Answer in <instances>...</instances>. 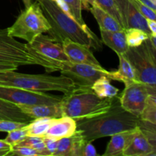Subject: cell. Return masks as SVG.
Masks as SVG:
<instances>
[{
	"label": "cell",
	"instance_id": "9",
	"mask_svg": "<svg viewBox=\"0 0 156 156\" xmlns=\"http://www.w3.org/2000/svg\"><path fill=\"white\" fill-rule=\"evenodd\" d=\"M59 69L61 75L71 79L76 86L91 87L98 79L104 76L108 78L109 73L105 69H101L92 66L70 61H59Z\"/></svg>",
	"mask_w": 156,
	"mask_h": 156
},
{
	"label": "cell",
	"instance_id": "31",
	"mask_svg": "<svg viewBox=\"0 0 156 156\" xmlns=\"http://www.w3.org/2000/svg\"><path fill=\"white\" fill-rule=\"evenodd\" d=\"M131 3L135 6L136 9L140 12V13L143 15V17L149 20H154L156 21V15L155 11L152 10L149 7L146 6V5L140 2L139 0H129Z\"/></svg>",
	"mask_w": 156,
	"mask_h": 156
},
{
	"label": "cell",
	"instance_id": "19",
	"mask_svg": "<svg viewBox=\"0 0 156 156\" xmlns=\"http://www.w3.org/2000/svg\"><path fill=\"white\" fill-rule=\"evenodd\" d=\"M137 128V127H136ZM135 129L132 130L123 131L111 136V139L108 144L104 156H120L123 152L129 141L132 139Z\"/></svg>",
	"mask_w": 156,
	"mask_h": 156
},
{
	"label": "cell",
	"instance_id": "3",
	"mask_svg": "<svg viewBox=\"0 0 156 156\" xmlns=\"http://www.w3.org/2000/svg\"><path fill=\"white\" fill-rule=\"evenodd\" d=\"M117 96L102 98L94 92L91 87L76 86L61 98L62 116L76 121L96 117L111 109Z\"/></svg>",
	"mask_w": 156,
	"mask_h": 156
},
{
	"label": "cell",
	"instance_id": "39",
	"mask_svg": "<svg viewBox=\"0 0 156 156\" xmlns=\"http://www.w3.org/2000/svg\"><path fill=\"white\" fill-rule=\"evenodd\" d=\"M139 1L152 9V10L156 11V0H139Z\"/></svg>",
	"mask_w": 156,
	"mask_h": 156
},
{
	"label": "cell",
	"instance_id": "7",
	"mask_svg": "<svg viewBox=\"0 0 156 156\" xmlns=\"http://www.w3.org/2000/svg\"><path fill=\"white\" fill-rule=\"evenodd\" d=\"M123 55L133 67L136 81L156 86V46L149 37Z\"/></svg>",
	"mask_w": 156,
	"mask_h": 156
},
{
	"label": "cell",
	"instance_id": "38",
	"mask_svg": "<svg viewBox=\"0 0 156 156\" xmlns=\"http://www.w3.org/2000/svg\"><path fill=\"white\" fill-rule=\"evenodd\" d=\"M79 2L82 4V9H85V10H88L91 5L96 4L95 0H79Z\"/></svg>",
	"mask_w": 156,
	"mask_h": 156
},
{
	"label": "cell",
	"instance_id": "14",
	"mask_svg": "<svg viewBox=\"0 0 156 156\" xmlns=\"http://www.w3.org/2000/svg\"><path fill=\"white\" fill-rule=\"evenodd\" d=\"M123 156H155L156 149L143 132L136 128L132 139L123 152Z\"/></svg>",
	"mask_w": 156,
	"mask_h": 156
},
{
	"label": "cell",
	"instance_id": "26",
	"mask_svg": "<svg viewBox=\"0 0 156 156\" xmlns=\"http://www.w3.org/2000/svg\"><path fill=\"white\" fill-rule=\"evenodd\" d=\"M125 36L129 47H138L149 37L148 34L138 28L125 29Z\"/></svg>",
	"mask_w": 156,
	"mask_h": 156
},
{
	"label": "cell",
	"instance_id": "17",
	"mask_svg": "<svg viewBox=\"0 0 156 156\" xmlns=\"http://www.w3.org/2000/svg\"><path fill=\"white\" fill-rule=\"evenodd\" d=\"M23 113L32 119L50 117L58 118L62 117L60 101L53 105H18Z\"/></svg>",
	"mask_w": 156,
	"mask_h": 156
},
{
	"label": "cell",
	"instance_id": "11",
	"mask_svg": "<svg viewBox=\"0 0 156 156\" xmlns=\"http://www.w3.org/2000/svg\"><path fill=\"white\" fill-rule=\"evenodd\" d=\"M27 44L32 49L49 59L60 62L69 61L62 44L56 41L50 36L41 34L37 36L31 42Z\"/></svg>",
	"mask_w": 156,
	"mask_h": 156
},
{
	"label": "cell",
	"instance_id": "35",
	"mask_svg": "<svg viewBox=\"0 0 156 156\" xmlns=\"http://www.w3.org/2000/svg\"><path fill=\"white\" fill-rule=\"evenodd\" d=\"M99 155L96 152L95 148L93 146L91 142H85L82 149V156H98Z\"/></svg>",
	"mask_w": 156,
	"mask_h": 156
},
{
	"label": "cell",
	"instance_id": "28",
	"mask_svg": "<svg viewBox=\"0 0 156 156\" xmlns=\"http://www.w3.org/2000/svg\"><path fill=\"white\" fill-rule=\"evenodd\" d=\"M15 146H28L33 148L41 152L42 156H51L44 146L43 137L40 136H27L24 140Z\"/></svg>",
	"mask_w": 156,
	"mask_h": 156
},
{
	"label": "cell",
	"instance_id": "5",
	"mask_svg": "<svg viewBox=\"0 0 156 156\" xmlns=\"http://www.w3.org/2000/svg\"><path fill=\"white\" fill-rule=\"evenodd\" d=\"M0 85L34 91H56L63 94H67L76 86L71 79L62 75L60 76L30 75L15 71L0 72Z\"/></svg>",
	"mask_w": 156,
	"mask_h": 156
},
{
	"label": "cell",
	"instance_id": "29",
	"mask_svg": "<svg viewBox=\"0 0 156 156\" xmlns=\"http://www.w3.org/2000/svg\"><path fill=\"white\" fill-rule=\"evenodd\" d=\"M95 3L98 6H99L101 9L108 12L109 15H111L113 18H115L123 26L121 15L119 12L115 0H95Z\"/></svg>",
	"mask_w": 156,
	"mask_h": 156
},
{
	"label": "cell",
	"instance_id": "40",
	"mask_svg": "<svg viewBox=\"0 0 156 156\" xmlns=\"http://www.w3.org/2000/svg\"><path fill=\"white\" fill-rule=\"evenodd\" d=\"M18 67L12 65H5V64H0V72L5 71H16Z\"/></svg>",
	"mask_w": 156,
	"mask_h": 156
},
{
	"label": "cell",
	"instance_id": "8",
	"mask_svg": "<svg viewBox=\"0 0 156 156\" xmlns=\"http://www.w3.org/2000/svg\"><path fill=\"white\" fill-rule=\"evenodd\" d=\"M125 88L119 97L120 105L125 111L140 117L150 93H156V86L132 81L124 84Z\"/></svg>",
	"mask_w": 156,
	"mask_h": 156
},
{
	"label": "cell",
	"instance_id": "12",
	"mask_svg": "<svg viewBox=\"0 0 156 156\" xmlns=\"http://www.w3.org/2000/svg\"><path fill=\"white\" fill-rule=\"evenodd\" d=\"M62 46L70 62L87 64L101 69H104L100 62L97 60L89 47L87 46L75 42L69 39L64 40L62 42Z\"/></svg>",
	"mask_w": 156,
	"mask_h": 156
},
{
	"label": "cell",
	"instance_id": "20",
	"mask_svg": "<svg viewBox=\"0 0 156 156\" xmlns=\"http://www.w3.org/2000/svg\"><path fill=\"white\" fill-rule=\"evenodd\" d=\"M0 120L30 123L34 119L23 113L18 105L0 98Z\"/></svg>",
	"mask_w": 156,
	"mask_h": 156
},
{
	"label": "cell",
	"instance_id": "32",
	"mask_svg": "<svg viewBox=\"0 0 156 156\" xmlns=\"http://www.w3.org/2000/svg\"><path fill=\"white\" fill-rule=\"evenodd\" d=\"M10 155L19 156H42L41 152L28 146H14Z\"/></svg>",
	"mask_w": 156,
	"mask_h": 156
},
{
	"label": "cell",
	"instance_id": "27",
	"mask_svg": "<svg viewBox=\"0 0 156 156\" xmlns=\"http://www.w3.org/2000/svg\"><path fill=\"white\" fill-rule=\"evenodd\" d=\"M140 118L156 124V93L149 94Z\"/></svg>",
	"mask_w": 156,
	"mask_h": 156
},
{
	"label": "cell",
	"instance_id": "1",
	"mask_svg": "<svg viewBox=\"0 0 156 156\" xmlns=\"http://www.w3.org/2000/svg\"><path fill=\"white\" fill-rule=\"evenodd\" d=\"M47 18L50 29L47 33L57 42L62 44L65 39L101 50V40L85 24L82 25L62 10L53 0H37Z\"/></svg>",
	"mask_w": 156,
	"mask_h": 156
},
{
	"label": "cell",
	"instance_id": "23",
	"mask_svg": "<svg viewBox=\"0 0 156 156\" xmlns=\"http://www.w3.org/2000/svg\"><path fill=\"white\" fill-rule=\"evenodd\" d=\"M91 88L98 97L102 98H114L119 93V89L111 84V80L106 76L98 79L91 85Z\"/></svg>",
	"mask_w": 156,
	"mask_h": 156
},
{
	"label": "cell",
	"instance_id": "15",
	"mask_svg": "<svg viewBox=\"0 0 156 156\" xmlns=\"http://www.w3.org/2000/svg\"><path fill=\"white\" fill-rule=\"evenodd\" d=\"M85 139L78 130L71 136L58 140L57 147L53 156H82Z\"/></svg>",
	"mask_w": 156,
	"mask_h": 156
},
{
	"label": "cell",
	"instance_id": "10",
	"mask_svg": "<svg viewBox=\"0 0 156 156\" xmlns=\"http://www.w3.org/2000/svg\"><path fill=\"white\" fill-rule=\"evenodd\" d=\"M0 98L16 105H53L62 98L46 94L43 91H29L17 87L0 85Z\"/></svg>",
	"mask_w": 156,
	"mask_h": 156
},
{
	"label": "cell",
	"instance_id": "4",
	"mask_svg": "<svg viewBox=\"0 0 156 156\" xmlns=\"http://www.w3.org/2000/svg\"><path fill=\"white\" fill-rule=\"evenodd\" d=\"M0 64L21 66H40L47 73L59 71V61L41 54L29 46L10 36L7 28L0 30Z\"/></svg>",
	"mask_w": 156,
	"mask_h": 156
},
{
	"label": "cell",
	"instance_id": "41",
	"mask_svg": "<svg viewBox=\"0 0 156 156\" xmlns=\"http://www.w3.org/2000/svg\"><path fill=\"white\" fill-rule=\"evenodd\" d=\"M23 3L24 4V6H25V9L26 8L29 7V6L31 5V0H22Z\"/></svg>",
	"mask_w": 156,
	"mask_h": 156
},
{
	"label": "cell",
	"instance_id": "30",
	"mask_svg": "<svg viewBox=\"0 0 156 156\" xmlns=\"http://www.w3.org/2000/svg\"><path fill=\"white\" fill-rule=\"evenodd\" d=\"M26 137H27V131L25 126H24L8 133L7 136L4 140L6 143L10 144L12 147H14L24 140Z\"/></svg>",
	"mask_w": 156,
	"mask_h": 156
},
{
	"label": "cell",
	"instance_id": "16",
	"mask_svg": "<svg viewBox=\"0 0 156 156\" xmlns=\"http://www.w3.org/2000/svg\"><path fill=\"white\" fill-rule=\"evenodd\" d=\"M77 124L74 119L67 116L53 118L50 128L44 136L54 140H60L65 137L71 136L76 133Z\"/></svg>",
	"mask_w": 156,
	"mask_h": 156
},
{
	"label": "cell",
	"instance_id": "2",
	"mask_svg": "<svg viewBox=\"0 0 156 156\" xmlns=\"http://www.w3.org/2000/svg\"><path fill=\"white\" fill-rule=\"evenodd\" d=\"M140 117L125 111L117 96L108 112L88 120L76 121L77 128L85 141L92 143L98 139L111 136L123 131L138 127Z\"/></svg>",
	"mask_w": 156,
	"mask_h": 156
},
{
	"label": "cell",
	"instance_id": "18",
	"mask_svg": "<svg viewBox=\"0 0 156 156\" xmlns=\"http://www.w3.org/2000/svg\"><path fill=\"white\" fill-rule=\"evenodd\" d=\"M101 36V42L114 50L117 55L123 54L129 49L126 41L124 30H100Z\"/></svg>",
	"mask_w": 156,
	"mask_h": 156
},
{
	"label": "cell",
	"instance_id": "34",
	"mask_svg": "<svg viewBox=\"0 0 156 156\" xmlns=\"http://www.w3.org/2000/svg\"><path fill=\"white\" fill-rule=\"evenodd\" d=\"M43 141H44L46 149L48 151L49 153L50 154V155H53L56 149V147H57L58 140L50 138V137L44 136L43 137Z\"/></svg>",
	"mask_w": 156,
	"mask_h": 156
},
{
	"label": "cell",
	"instance_id": "24",
	"mask_svg": "<svg viewBox=\"0 0 156 156\" xmlns=\"http://www.w3.org/2000/svg\"><path fill=\"white\" fill-rule=\"evenodd\" d=\"M53 118L42 117L34 119L25 126L27 136L44 137L51 125Z\"/></svg>",
	"mask_w": 156,
	"mask_h": 156
},
{
	"label": "cell",
	"instance_id": "6",
	"mask_svg": "<svg viewBox=\"0 0 156 156\" xmlns=\"http://www.w3.org/2000/svg\"><path fill=\"white\" fill-rule=\"evenodd\" d=\"M50 29V24L37 1L21 12L15 23L7 30L10 36L30 43L37 36L47 33Z\"/></svg>",
	"mask_w": 156,
	"mask_h": 156
},
{
	"label": "cell",
	"instance_id": "13",
	"mask_svg": "<svg viewBox=\"0 0 156 156\" xmlns=\"http://www.w3.org/2000/svg\"><path fill=\"white\" fill-rule=\"evenodd\" d=\"M115 2L121 15L123 28H138L150 36L147 19L140 13L129 0H115Z\"/></svg>",
	"mask_w": 156,
	"mask_h": 156
},
{
	"label": "cell",
	"instance_id": "37",
	"mask_svg": "<svg viewBox=\"0 0 156 156\" xmlns=\"http://www.w3.org/2000/svg\"><path fill=\"white\" fill-rule=\"evenodd\" d=\"M147 25L151 33V35L156 36V21L147 19Z\"/></svg>",
	"mask_w": 156,
	"mask_h": 156
},
{
	"label": "cell",
	"instance_id": "36",
	"mask_svg": "<svg viewBox=\"0 0 156 156\" xmlns=\"http://www.w3.org/2000/svg\"><path fill=\"white\" fill-rule=\"evenodd\" d=\"M12 146L4 140H0V156L10 155Z\"/></svg>",
	"mask_w": 156,
	"mask_h": 156
},
{
	"label": "cell",
	"instance_id": "21",
	"mask_svg": "<svg viewBox=\"0 0 156 156\" xmlns=\"http://www.w3.org/2000/svg\"><path fill=\"white\" fill-rule=\"evenodd\" d=\"M88 11L91 12V13L96 19L100 27V30H111V31L125 30L123 26L115 18H113L111 15L101 9L96 4L91 5Z\"/></svg>",
	"mask_w": 156,
	"mask_h": 156
},
{
	"label": "cell",
	"instance_id": "22",
	"mask_svg": "<svg viewBox=\"0 0 156 156\" xmlns=\"http://www.w3.org/2000/svg\"><path fill=\"white\" fill-rule=\"evenodd\" d=\"M119 57V68L115 72H109L108 78L110 80L120 81L124 84L136 81L135 72L130 62L123 56V54L117 55Z\"/></svg>",
	"mask_w": 156,
	"mask_h": 156
},
{
	"label": "cell",
	"instance_id": "33",
	"mask_svg": "<svg viewBox=\"0 0 156 156\" xmlns=\"http://www.w3.org/2000/svg\"><path fill=\"white\" fill-rule=\"evenodd\" d=\"M28 123H21V122L12 121V120H0V132L9 133L15 129L24 127Z\"/></svg>",
	"mask_w": 156,
	"mask_h": 156
},
{
	"label": "cell",
	"instance_id": "25",
	"mask_svg": "<svg viewBox=\"0 0 156 156\" xmlns=\"http://www.w3.org/2000/svg\"><path fill=\"white\" fill-rule=\"evenodd\" d=\"M62 10L82 25H85L82 18V4L79 0H53Z\"/></svg>",
	"mask_w": 156,
	"mask_h": 156
}]
</instances>
